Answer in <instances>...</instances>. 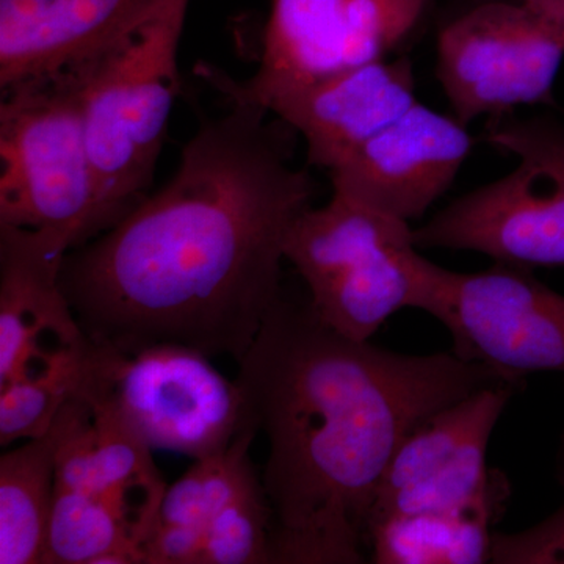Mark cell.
I'll return each mask as SVG.
<instances>
[{
  "instance_id": "cell-22",
  "label": "cell",
  "mask_w": 564,
  "mask_h": 564,
  "mask_svg": "<svg viewBox=\"0 0 564 564\" xmlns=\"http://www.w3.org/2000/svg\"><path fill=\"white\" fill-rule=\"evenodd\" d=\"M564 488V437L558 455ZM491 563H564V505L544 522L514 534H494Z\"/></svg>"
},
{
  "instance_id": "cell-5",
  "label": "cell",
  "mask_w": 564,
  "mask_h": 564,
  "mask_svg": "<svg viewBox=\"0 0 564 564\" xmlns=\"http://www.w3.org/2000/svg\"><path fill=\"white\" fill-rule=\"evenodd\" d=\"M0 225L58 234L73 250L107 231L70 70L2 93Z\"/></svg>"
},
{
  "instance_id": "cell-21",
  "label": "cell",
  "mask_w": 564,
  "mask_h": 564,
  "mask_svg": "<svg viewBox=\"0 0 564 564\" xmlns=\"http://www.w3.org/2000/svg\"><path fill=\"white\" fill-rule=\"evenodd\" d=\"M272 507L262 481H258L207 527L199 564L272 563Z\"/></svg>"
},
{
  "instance_id": "cell-7",
  "label": "cell",
  "mask_w": 564,
  "mask_h": 564,
  "mask_svg": "<svg viewBox=\"0 0 564 564\" xmlns=\"http://www.w3.org/2000/svg\"><path fill=\"white\" fill-rule=\"evenodd\" d=\"M79 395L110 403L152 451L193 459L226 451L243 429L236 381L180 345L121 352L91 343Z\"/></svg>"
},
{
  "instance_id": "cell-6",
  "label": "cell",
  "mask_w": 564,
  "mask_h": 564,
  "mask_svg": "<svg viewBox=\"0 0 564 564\" xmlns=\"http://www.w3.org/2000/svg\"><path fill=\"white\" fill-rule=\"evenodd\" d=\"M494 147L514 172L467 193L414 229L421 248L477 251L508 265L564 269V128L552 118L494 117Z\"/></svg>"
},
{
  "instance_id": "cell-3",
  "label": "cell",
  "mask_w": 564,
  "mask_h": 564,
  "mask_svg": "<svg viewBox=\"0 0 564 564\" xmlns=\"http://www.w3.org/2000/svg\"><path fill=\"white\" fill-rule=\"evenodd\" d=\"M188 3L162 0L120 40L70 70L79 84L107 229L147 198L154 180L181 91L177 52Z\"/></svg>"
},
{
  "instance_id": "cell-16",
  "label": "cell",
  "mask_w": 564,
  "mask_h": 564,
  "mask_svg": "<svg viewBox=\"0 0 564 564\" xmlns=\"http://www.w3.org/2000/svg\"><path fill=\"white\" fill-rule=\"evenodd\" d=\"M510 491L459 510L395 516L369 532L370 556L378 564L491 563V527L503 513Z\"/></svg>"
},
{
  "instance_id": "cell-18",
  "label": "cell",
  "mask_w": 564,
  "mask_h": 564,
  "mask_svg": "<svg viewBox=\"0 0 564 564\" xmlns=\"http://www.w3.org/2000/svg\"><path fill=\"white\" fill-rule=\"evenodd\" d=\"M43 564H147L139 534L90 492L55 488Z\"/></svg>"
},
{
  "instance_id": "cell-17",
  "label": "cell",
  "mask_w": 564,
  "mask_h": 564,
  "mask_svg": "<svg viewBox=\"0 0 564 564\" xmlns=\"http://www.w3.org/2000/svg\"><path fill=\"white\" fill-rule=\"evenodd\" d=\"M57 419L0 458V564H43L55 496Z\"/></svg>"
},
{
  "instance_id": "cell-4",
  "label": "cell",
  "mask_w": 564,
  "mask_h": 564,
  "mask_svg": "<svg viewBox=\"0 0 564 564\" xmlns=\"http://www.w3.org/2000/svg\"><path fill=\"white\" fill-rule=\"evenodd\" d=\"M408 221L334 192L296 218L284 256L310 289L317 317L337 333L369 340L391 315L432 314L443 267L419 254Z\"/></svg>"
},
{
  "instance_id": "cell-15",
  "label": "cell",
  "mask_w": 564,
  "mask_h": 564,
  "mask_svg": "<svg viewBox=\"0 0 564 564\" xmlns=\"http://www.w3.org/2000/svg\"><path fill=\"white\" fill-rule=\"evenodd\" d=\"M161 3L162 0H0V91L79 68L150 17Z\"/></svg>"
},
{
  "instance_id": "cell-11",
  "label": "cell",
  "mask_w": 564,
  "mask_h": 564,
  "mask_svg": "<svg viewBox=\"0 0 564 564\" xmlns=\"http://www.w3.org/2000/svg\"><path fill=\"white\" fill-rule=\"evenodd\" d=\"M202 76L226 99L259 104L291 126L306 141L310 165L328 172L417 102L413 65L404 57L258 91L245 90L214 66H203Z\"/></svg>"
},
{
  "instance_id": "cell-9",
  "label": "cell",
  "mask_w": 564,
  "mask_h": 564,
  "mask_svg": "<svg viewBox=\"0 0 564 564\" xmlns=\"http://www.w3.org/2000/svg\"><path fill=\"white\" fill-rule=\"evenodd\" d=\"M434 318L451 332L454 352L521 386L529 373L564 377V295L530 269L496 262L480 273L443 269Z\"/></svg>"
},
{
  "instance_id": "cell-14",
  "label": "cell",
  "mask_w": 564,
  "mask_h": 564,
  "mask_svg": "<svg viewBox=\"0 0 564 564\" xmlns=\"http://www.w3.org/2000/svg\"><path fill=\"white\" fill-rule=\"evenodd\" d=\"M70 250L58 234L0 225V386L90 344L63 291Z\"/></svg>"
},
{
  "instance_id": "cell-20",
  "label": "cell",
  "mask_w": 564,
  "mask_h": 564,
  "mask_svg": "<svg viewBox=\"0 0 564 564\" xmlns=\"http://www.w3.org/2000/svg\"><path fill=\"white\" fill-rule=\"evenodd\" d=\"M87 347L62 358L50 369L0 386V444L36 440L50 433L62 408L79 395Z\"/></svg>"
},
{
  "instance_id": "cell-12",
  "label": "cell",
  "mask_w": 564,
  "mask_h": 564,
  "mask_svg": "<svg viewBox=\"0 0 564 564\" xmlns=\"http://www.w3.org/2000/svg\"><path fill=\"white\" fill-rule=\"evenodd\" d=\"M433 0H272L258 91L381 61L421 25Z\"/></svg>"
},
{
  "instance_id": "cell-8",
  "label": "cell",
  "mask_w": 564,
  "mask_h": 564,
  "mask_svg": "<svg viewBox=\"0 0 564 564\" xmlns=\"http://www.w3.org/2000/svg\"><path fill=\"white\" fill-rule=\"evenodd\" d=\"M564 58V0H488L437 36L436 76L455 118L549 102Z\"/></svg>"
},
{
  "instance_id": "cell-19",
  "label": "cell",
  "mask_w": 564,
  "mask_h": 564,
  "mask_svg": "<svg viewBox=\"0 0 564 564\" xmlns=\"http://www.w3.org/2000/svg\"><path fill=\"white\" fill-rule=\"evenodd\" d=\"M256 434L250 426H243L226 451L195 459L176 484L166 486L154 524L206 532L228 505L261 481L250 459Z\"/></svg>"
},
{
  "instance_id": "cell-10",
  "label": "cell",
  "mask_w": 564,
  "mask_h": 564,
  "mask_svg": "<svg viewBox=\"0 0 564 564\" xmlns=\"http://www.w3.org/2000/svg\"><path fill=\"white\" fill-rule=\"evenodd\" d=\"M516 388L486 386L415 426L386 469L369 532L395 516L459 510L510 491L507 477L486 466V452Z\"/></svg>"
},
{
  "instance_id": "cell-2",
  "label": "cell",
  "mask_w": 564,
  "mask_h": 564,
  "mask_svg": "<svg viewBox=\"0 0 564 564\" xmlns=\"http://www.w3.org/2000/svg\"><path fill=\"white\" fill-rule=\"evenodd\" d=\"M243 426L263 433L272 563L366 562L386 469L415 426L500 375L455 355L408 356L337 333L281 296L239 361ZM511 384V383H510Z\"/></svg>"
},
{
  "instance_id": "cell-23",
  "label": "cell",
  "mask_w": 564,
  "mask_h": 564,
  "mask_svg": "<svg viewBox=\"0 0 564 564\" xmlns=\"http://www.w3.org/2000/svg\"><path fill=\"white\" fill-rule=\"evenodd\" d=\"M203 544L198 530L152 524L141 549L147 564H199Z\"/></svg>"
},
{
  "instance_id": "cell-13",
  "label": "cell",
  "mask_w": 564,
  "mask_h": 564,
  "mask_svg": "<svg viewBox=\"0 0 564 564\" xmlns=\"http://www.w3.org/2000/svg\"><path fill=\"white\" fill-rule=\"evenodd\" d=\"M466 128L415 102L329 172L333 191L403 221L421 218L469 155L474 140Z\"/></svg>"
},
{
  "instance_id": "cell-1",
  "label": "cell",
  "mask_w": 564,
  "mask_h": 564,
  "mask_svg": "<svg viewBox=\"0 0 564 564\" xmlns=\"http://www.w3.org/2000/svg\"><path fill=\"white\" fill-rule=\"evenodd\" d=\"M202 118L172 180L66 254L62 285L99 347L180 345L237 362L280 302L293 223L313 206L295 135L259 104Z\"/></svg>"
}]
</instances>
